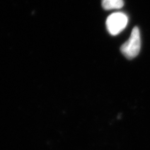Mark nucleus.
Returning a JSON list of instances; mask_svg holds the SVG:
<instances>
[{
    "label": "nucleus",
    "instance_id": "f03ea898",
    "mask_svg": "<svg viewBox=\"0 0 150 150\" xmlns=\"http://www.w3.org/2000/svg\"><path fill=\"white\" fill-rule=\"evenodd\" d=\"M128 24V17L121 12L110 15L106 20V24L110 34L116 35L122 32Z\"/></svg>",
    "mask_w": 150,
    "mask_h": 150
},
{
    "label": "nucleus",
    "instance_id": "f257e3e1",
    "mask_svg": "<svg viewBox=\"0 0 150 150\" xmlns=\"http://www.w3.org/2000/svg\"><path fill=\"white\" fill-rule=\"evenodd\" d=\"M141 47V38L138 27H134L129 38L120 47V51L127 59H133L138 56Z\"/></svg>",
    "mask_w": 150,
    "mask_h": 150
},
{
    "label": "nucleus",
    "instance_id": "7ed1b4c3",
    "mask_svg": "<svg viewBox=\"0 0 150 150\" xmlns=\"http://www.w3.org/2000/svg\"><path fill=\"white\" fill-rule=\"evenodd\" d=\"M102 5L104 10H113L122 8L123 0H102Z\"/></svg>",
    "mask_w": 150,
    "mask_h": 150
}]
</instances>
